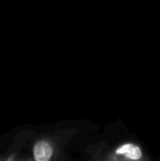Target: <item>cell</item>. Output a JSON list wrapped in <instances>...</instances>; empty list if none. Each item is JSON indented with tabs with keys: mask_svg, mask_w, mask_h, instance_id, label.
I'll list each match as a JSON object with an SVG mask.
<instances>
[{
	"mask_svg": "<svg viewBox=\"0 0 160 161\" xmlns=\"http://www.w3.org/2000/svg\"><path fill=\"white\" fill-rule=\"evenodd\" d=\"M118 155H124L131 159H139L141 157V152L138 146L132 144H125L117 150Z\"/></svg>",
	"mask_w": 160,
	"mask_h": 161,
	"instance_id": "7a4b0ae2",
	"label": "cell"
},
{
	"mask_svg": "<svg viewBox=\"0 0 160 161\" xmlns=\"http://www.w3.org/2000/svg\"><path fill=\"white\" fill-rule=\"evenodd\" d=\"M33 154L37 161H48L52 157L53 151L46 142H39L34 146Z\"/></svg>",
	"mask_w": 160,
	"mask_h": 161,
	"instance_id": "6da1fadb",
	"label": "cell"
}]
</instances>
